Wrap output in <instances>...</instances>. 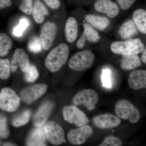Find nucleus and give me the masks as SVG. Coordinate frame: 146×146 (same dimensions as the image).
<instances>
[{
  "label": "nucleus",
  "instance_id": "1",
  "mask_svg": "<svg viewBox=\"0 0 146 146\" xmlns=\"http://www.w3.org/2000/svg\"><path fill=\"white\" fill-rule=\"evenodd\" d=\"M69 48L65 44H60L51 50L45 60L46 68L52 72H57L67 62Z\"/></svg>",
  "mask_w": 146,
  "mask_h": 146
},
{
  "label": "nucleus",
  "instance_id": "2",
  "mask_svg": "<svg viewBox=\"0 0 146 146\" xmlns=\"http://www.w3.org/2000/svg\"><path fill=\"white\" fill-rule=\"evenodd\" d=\"M144 49L143 43L138 38L115 42L110 45V49L112 52L121 55L138 54L142 52Z\"/></svg>",
  "mask_w": 146,
  "mask_h": 146
},
{
  "label": "nucleus",
  "instance_id": "3",
  "mask_svg": "<svg viewBox=\"0 0 146 146\" xmlns=\"http://www.w3.org/2000/svg\"><path fill=\"white\" fill-rule=\"evenodd\" d=\"M115 112L117 117L124 120H128L135 123L141 118L140 111L131 102L126 100H118L115 104Z\"/></svg>",
  "mask_w": 146,
  "mask_h": 146
},
{
  "label": "nucleus",
  "instance_id": "4",
  "mask_svg": "<svg viewBox=\"0 0 146 146\" xmlns=\"http://www.w3.org/2000/svg\"><path fill=\"white\" fill-rule=\"evenodd\" d=\"M95 60L94 53L90 50L76 52L69 59L68 65L73 70L82 72L91 68Z\"/></svg>",
  "mask_w": 146,
  "mask_h": 146
},
{
  "label": "nucleus",
  "instance_id": "5",
  "mask_svg": "<svg viewBox=\"0 0 146 146\" xmlns=\"http://www.w3.org/2000/svg\"><path fill=\"white\" fill-rule=\"evenodd\" d=\"M99 100L98 94L95 90L85 89L77 93L73 97L72 102L74 105H84L89 111H92L96 108Z\"/></svg>",
  "mask_w": 146,
  "mask_h": 146
},
{
  "label": "nucleus",
  "instance_id": "6",
  "mask_svg": "<svg viewBox=\"0 0 146 146\" xmlns=\"http://www.w3.org/2000/svg\"><path fill=\"white\" fill-rule=\"evenodd\" d=\"M21 99L12 89L4 88L0 93V108L6 112L16 111L20 107Z\"/></svg>",
  "mask_w": 146,
  "mask_h": 146
},
{
  "label": "nucleus",
  "instance_id": "7",
  "mask_svg": "<svg viewBox=\"0 0 146 146\" xmlns=\"http://www.w3.org/2000/svg\"><path fill=\"white\" fill-rule=\"evenodd\" d=\"M62 112L64 120L78 127L85 125L89 122V118L86 114L75 105L65 106Z\"/></svg>",
  "mask_w": 146,
  "mask_h": 146
},
{
  "label": "nucleus",
  "instance_id": "8",
  "mask_svg": "<svg viewBox=\"0 0 146 146\" xmlns=\"http://www.w3.org/2000/svg\"><path fill=\"white\" fill-rule=\"evenodd\" d=\"M44 130L47 140L54 145L63 143L65 139V133L63 128L54 121H49L45 125Z\"/></svg>",
  "mask_w": 146,
  "mask_h": 146
},
{
  "label": "nucleus",
  "instance_id": "9",
  "mask_svg": "<svg viewBox=\"0 0 146 146\" xmlns=\"http://www.w3.org/2000/svg\"><path fill=\"white\" fill-rule=\"evenodd\" d=\"M47 88L48 86L44 84H35L27 87L21 92V99L27 104H31L45 94Z\"/></svg>",
  "mask_w": 146,
  "mask_h": 146
},
{
  "label": "nucleus",
  "instance_id": "10",
  "mask_svg": "<svg viewBox=\"0 0 146 146\" xmlns=\"http://www.w3.org/2000/svg\"><path fill=\"white\" fill-rule=\"evenodd\" d=\"M94 133L90 126L85 125L76 129H72L68 134V139L72 145H79L84 143Z\"/></svg>",
  "mask_w": 146,
  "mask_h": 146
},
{
  "label": "nucleus",
  "instance_id": "11",
  "mask_svg": "<svg viewBox=\"0 0 146 146\" xmlns=\"http://www.w3.org/2000/svg\"><path fill=\"white\" fill-rule=\"evenodd\" d=\"M57 32V27L54 23L47 22L42 26L40 38L44 49L49 50L52 46Z\"/></svg>",
  "mask_w": 146,
  "mask_h": 146
},
{
  "label": "nucleus",
  "instance_id": "12",
  "mask_svg": "<svg viewBox=\"0 0 146 146\" xmlns=\"http://www.w3.org/2000/svg\"><path fill=\"white\" fill-rule=\"evenodd\" d=\"M29 58L23 49L17 48L13 53L11 63V70L13 72H16L20 67L22 72L26 73L30 66Z\"/></svg>",
  "mask_w": 146,
  "mask_h": 146
},
{
  "label": "nucleus",
  "instance_id": "13",
  "mask_svg": "<svg viewBox=\"0 0 146 146\" xmlns=\"http://www.w3.org/2000/svg\"><path fill=\"white\" fill-rule=\"evenodd\" d=\"M92 121L95 126L102 129L117 127L121 123L119 118L110 113L97 115L93 118Z\"/></svg>",
  "mask_w": 146,
  "mask_h": 146
},
{
  "label": "nucleus",
  "instance_id": "14",
  "mask_svg": "<svg viewBox=\"0 0 146 146\" xmlns=\"http://www.w3.org/2000/svg\"><path fill=\"white\" fill-rule=\"evenodd\" d=\"M84 31L77 42L78 48L82 49L84 46L86 41L92 43H97L100 39L98 32L94 27L88 23L83 24Z\"/></svg>",
  "mask_w": 146,
  "mask_h": 146
},
{
  "label": "nucleus",
  "instance_id": "15",
  "mask_svg": "<svg viewBox=\"0 0 146 146\" xmlns=\"http://www.w3.org/2000/svg\"><path fill=\"white\" fill-rule=\"evenodd\" d=\"M96 10L105 13L108 17L113 18L119 13V8L116 3L110 0H98L94 5Z\"/></svg>",
  "mask_w": 146,
  "mask_h": 146
},
{
  "label": "nucleus",
  "instance_id": "16",
  "mask_svg": "<svg viewBox=\"0 0 146 146\" xmlns=\"http://www.w3.org/2000/svg\"><path fill=\"white\" fill-rule=\"evenodd\" d=\"M129 86L134 90L146 88V70L132 71L129 76Z\"/></svg>",
  "mask_w": 146,
  "mask_h": 146
},
{
  "label": "nucleus",
  "instance_id": "17",
  "mask_svg": "<svg viewBox=\"0 0 146 146\" xmlns=\"http://www.w3.org/2000/svg\"><path fill=\"white\" fill-rule=\"evenodd\" d=\"M54 105L52 102H47L42 104L33 117V121L36 126L44 125L51 113Z\"/></svg>",
  "mask_w": 146,
  "mask_h": 146
},
{
  "label": "nucleus",
  "instance_id": "18",
  "mask_svg": "<svg viewBox=\"0 0 146 146\" xmlns=\"http://www.w3.org/2000/svg\"><path fill=\"white\" fill-rule=\"evenodd\" d=\"M46 139L44 126H36L29 135L27 144L28 146H45Z\"/></svg>",
  "mask_w": 146,
  "mask_h": 146
},
{
  "label": "nucleus",
  "instance_id": "19",
  "mask_svg": "<svg viewBox=\"0 0 146 146\" xmlns=\"http://www.w3.org/2000/svg\"><path fill=\"white\" fill-rule=\"evenodd\" d=\"M138 28L133 20L126 21L121 25L119 31L120 36L124 40L131 39L138 34Z\"/></svg>",
  "mask_w": 146,
  "mask_h": 146
},
{
  "label": "nucleus",
  "instance_id": "20",
  "mask_svg": "<svg viewBox=\"0 0 146 146\" xmlns=\"http://www.w3.org/2000/svg\"><path fill=\"white\" fill-rule=\"evenodd\" d=\"M85 20L87 23L94 28L100 31H104L109 26L110 22L105 17L88 14L85 16Z\"/></svg>",
  "mask_w": 146,
  "mask_h": 146
},
{
  "label": "nucleus",
  "instance_id": "21",
  "mask_svg": "<svg viewBox=\"0 0 146 146\" xmlns=\"http://www.w3.org/2000/svg\"><path fill=\"white\" fill-rule=\"evenodd\" d=\"M142 65L141 58L138 54L122 55L121 68L124 70H131L140 67Z\"/></svg>",
  "mask_w": 146,
  "mask_h": 146
},
{
  "label": "nucleus",
  "instance_id": "22",
  "mask_svg": "<svg viewBox=\"0 0 146 146\" xmlns=\"http://www.w3.org/2000/svg\"><path fill=\"white\" fill-rule=\"evenodd\" d=\"M32 13L35 21L37 23L41 24L44 21L45 16L48 15L49 12L44 5L40 0H35Z\"/></svg>",
  "mask_w": 146,
  "mask_h": 146
},
{
  "label": "nucleus",
  "instance_id": "23",
  "mask_svg": "<svg viewBox=\"0 0 146 146\" xmlns=\"http://www.w3.org/2000/svg\"><path fill=\"white\" fill-rule=\"evenodd\" d=\"M78 33V27L76 20L73 17L68 19L65 27V35L67 41L73 43L77 39Z\"/></svg>",
  "mask_w": 146,
  "mask_h": 146
},
{
  "label": "nucleus",
  "instance_id": "24",
  "mask_svg": "<svg viewBox=\"0 0 146 146\" xmlns=\"http://www.w3.org/2000/svg\"><path fill=\"white\" fill-rule=\"evenodd\" d=\"M132 19L139 31L146 34V10L138 9L133 12Z\"/></svg>",
  "mask_w": 146,
  "mask_h": 146
},
{
  "label": "nucleus",
  "instance_id": "25",
  "mask_svg": "<svg viewBox=\"0 0 146 146\" xmlns=\"http://www.w3.org/2000/svg\"><path fill=\"white\" fill-rule=\"evenodd\" d=\"M12 46V41L8 35L5 33H0V56H6Z\"/></svg>",
  "mask_w": 146,
  "mask_h": 146
},
{
  "label": "nucleus",
  "instance_id": "26",
  "mask_svg": "<svg viewBox=\"0 0 146 146\" xmlns=\"http://www.w3.org/2000/svg\"><path fill=\"white\" fill-rule=\"evenodd\" d=\"M11 64L8 59H0V78L7 79L10 74Z\"/></svg>",
  "mask_w": 146,
  "mask_h": 146
},
{
  "label": "nucleus",
  "instance_id": "27",
  "mask_svg": "<svg viewBox=\"0 0 146 146\" xmlns=\"http://www.w3.org/2000/svg\"><path fill=\"white\" fill-rule=\"evenodd\" d=\"M30 116L31 112L29 110H26L14 119L12 122L13 126L19 127L25 125L28 122Z\"/></svg>",
  "mask_w": 146,
  "mask_h": 146
},
{
  "label": "nucleus",
  "instance_id": "28",
  "mask_svg": "<svg viewBox=\"0 0 146 146\" xmlns=\"http://www.w3.org/2000/svg\"><path fill=\"white\" fill-rule=\"evenodd\" d=\"M28 47L29 50L33 53H38L42 51L43 47L40 37H32L29 42Z\"/></svg>",
  "mask_w": 146,
  "mask_h": 146
},
{
  "label": "nucleus",
  "instance_id": "29",
  "mask_svg": "<svg viewBox=\"0 0 146 146\" xmlns=\"http://www.w3.org/2000/svg\"><path fill=\"white\" fill-rule=\"evenodd\" d=\"M25 79L28 82H34L39 77V74L36 66L31 65L26 73H25Z\"/></svg>",
  "mask_w": 146,
  "mask_h": 146
},
{
  "label": "nucleus",
  "instance_id": "30",
  "mask_svg": "<svg viewBox=\"0 0 146 146\" xmlns=\"http://www.w3.org/2000/svg\"><path fill=\"white\" fill-rule=\"evenodd\" d=\"M29 26L28 21L25 18L20 20L19 25L13 29V33L16 37H21L23 35V32Z\"/></svg>",
  "mask_w": 146,
  "mask_h": 146
},
{
  "label": "nucleus",
  "instance_id": "31",
  "mask_svg": "<svg viewBox=\"0 0 146 146\" xmlns=\"http://www.w3.org/2000/svg\"><path fill=\"white\" fill-rule=\"evenodd\" d=\"M123 142L120 138L115 136H109L105 138L99 146H121Z\"/></svg>",
  "mask_w": 146,
  "mask_h": 146
},
{
  "label": "nucleus",
  "instance_id": "32",
  "mask_svg": "<svg viewBox=\"0 0 146 146\" xmlns=\"http://www.w3.org/2000/svg\"><path fill=\"white\" fill-rule=\"evenodd\" d=\"M111 71L109 69H105L102 70L101 80L103 86L106 88H110L112 86L111 78Z\"/></svg>",
  "mask_w": 146,
  "mask_h": 146
},
{
  "label": "nucleus",
  "instance_id": "33",
  "mask_svg": "<svg viewBox=\"0 0 146 146\" xmlns=\"http://www.w3.org/2000/svg\"><path fill=\"white\" fill-rule=\"evenodd\" d=\"M9 134L6 118L3 115H0V137L2 138H7Z\"/></svg>",
  "mask_w": 146,
  "mask_h": 146
},
{
  "label": "nucleus",
  "instance_id": "34",
  "mask_svg": "<svg viewBox=\"0 0 146 146\" xmlns=\"http://www.w3.org/2000/svg\"><path fill=\"white\" fill-rule=\"evenodd\" d=\"M33 7V0H22L19 8L27 15H31L32 13Z\"/></svg>",
  "mask_w": 146,
  "mask_h": 146
},
{
  "label": "nucleus",
  "instance_id": "35",
  "mask_svg": "<svg viewBox=\"0 0 146 146\" xmlns=\"http://www.w3.org/2000/svg\"><path fill=\"white\" fill-rule=\"evenodd\" d=\"M136 0H117L119 6L123 10H127L130 8Z\"/></svg>",
  "mask_w": 146,
  "mask_h": 146
},
{
  "label": "nucleus",
  "instance_id": "36",
  "mask_svg": "<svg viewBox=\"0 0 146 146\" xmlns=\"http://www.w3.org/2000/svg\"><path fill=\"white\" fill-rule=\"evenodd\" d=\"M47 5L52 9H57L60 7V3L58 0H44Z\"/></svg>",
  "mask_w": 146,
  "mask_h": 146
},
{
  "label": "nucleus",
  "instance_id": "37",
  "mask_svg": "<svg viewBox=\"0 0 146 146\" xmlns=\"http://www.w3.org/2000/svg\"><path fill=\"white\" fill-rule=\"evenodd\" d=\"M11 5V0H0V9L9 7Z\"/></svg>",
  "mask_w": 146,
  "mask_h": 146
},
{
  "label": "nucleus",
  "instance_id": "38",
  "mask_svg": "<svg viewBox=\"0 0 146 146\" xmlns=\"http://www.w3.org/2000/svg\"><path fill=\"white\" fill-rule=\"evenodd\" d=\"M141 60L146 65V48L144 49V50L142 52Z\"/></svg>",
  "mask_w": 146,
  "mask_h": 146
},
{
  "label": "nucleus",
  "instance_id": "39",
  "mask_svg": "<svg viewBox=\"0 0 146 146\" xmlns=\"http://www.w3.org/2000/svg\"><path fill=\"white\" fill-rule=\"evenodd\" d=\"M4 145L5 146H13V145H12V144H9V143H6Z\"/></svg>",
  "mask_w": 146,
  "mask_h": 146
}]
</instances>
